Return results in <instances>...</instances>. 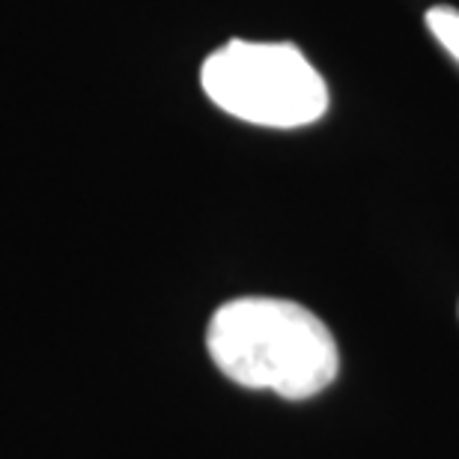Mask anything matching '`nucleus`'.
I'll list each match as a JSON object with an SVG mask.
<instances>
[{
  "label": "nucleus",
  "instance_id": "obj_1",
  "mask_svg": "<svg viewBox=\"0 0 459 459\" xmlns=\"http://www.w3.org/2000/svg\"><path fill=\"white\" fill-rule=\"evenodd\" d=\"M206 349L227 379L287 400L316 397L341 373L328 325L287 299L227 301L209 319Z\"/></svg>",
  "mask_w": 459,
  "mask_h": 459
},
{
  "label": "nucleus",
  "instance_id": "obj_2",
  "mask_svg": "<svg viewBox=\"0 0 459 459\" xmlns=\"http://www.w3.org/2000/svg\"><path fill=\"white\" fill-rule=\"evenodd\" d=\"M200 84L221 111L254 126L299 128L328 111L323 75L290 42H227L206 57Z\"/></svg>",
  "mask_w": 459,
  "mask_h": 459
},
{
  "label": "nucleus",
  "instance_id": "obj_3",
  "mask_svg": "<svg viewBox=\"0 0 459 459\" xmlns=\"http://www.w3.org/2000/svg\"><path fill=\"white\" fill-rule=\"evenodd\" d=\"M427 27H429V33L445 45V51L459 63V9L433 6L427 13Z\"/></svg>",
  "mask_w": 459,
  "mask_h": 459
}]
</instances>
